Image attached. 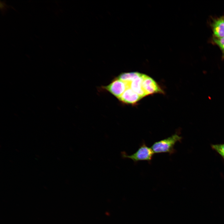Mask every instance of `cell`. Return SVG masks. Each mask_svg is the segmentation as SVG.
<instances>
[{
    "label": "cell",
    "mask_w": 224,
    "mask_h": 224,
    "mask_svg": "<svg viewBox=\"0 0 224 224\" xmlns=\"http://www.w3.org/2000/svg\"><path fill=\"white\" fill-rule=\"evenodd\" d=\"M142 98L131 88L126 89L123 93L118 98L120 102L127 104L134 105Z\"/></svg>",
    "instance_id": "obj_5"
},
{
    "label": "cell",
    "mask_w": 224,
    "mask_h": 224,
    "mask_svg": "<svg viewBox=\"0 0 224 224\" xmlns=\"http://www.w3.org/2000/svg\"><path fill=\"white\" fill-rule=\"evenodd\" d=\"M211 147L220 154L224 159V144L212 145Z\"/></svg>",
    "instance_id": "obj_10"
},
{
    "label": "cell",
    "mask_w": 224,
    "mask_h": 224,
    "mask_svg": "<svg viewBox=\"0 0 224 224\" xmlns=\"http://www.w3.org/2000/svg\"><path fill=\"white\" fill-rule=\"evenodd\" d=\"M142 87L146 96L156 93H163L158 85L152 78L143 74Z\"/></svg>",
    "instance_id": "obj_4"
},
{
    "label": "cell",
    "mask_w": 224,
    "mask_h": 224,
    "mask_svg": "<svg viewBox=\"0 0 224 224\" xmlns=\"http://www.w3.org/2000/svg\"><path fill=\"white\" fill-rule=\"evenodd\" d=\"M154 153L151 147H148L143 142L134 153L129 155L125 152H122L121 156L123 158L131 159L134 162L141 161L150 162Z\"/></svg>",
    "instance_id": "obj_2"
},
{
    "label": "cell",
    "mask_w": 224,
    "mask_h": 224,
    "mask_svg": "<svg viewBox=\"0 0 224 224\" xmlns=\"http://www.w3.org/2000/svg\"><path fill=\"white\" fill-rule=\"evenodd\" d=\"M182 138L177 133L167 138L155 142L151 148L155 153H167L170 154L175 152L174 147L178 142H180Z\"/></svg>",
    "instance_id": "obj_1"
},
{
    "label": "cell",
    "mask_w": 224,
    "mask_h": 224,
    "mask_svg": "<svg viewBox=\"0 0 224 224\" xmlns=\"http://www.w3.org/2000/svg\"><path fill=\"white\" fill-rule=\"evenodd\" d=\"M138 72L122 73L117 77L118 79L125 82H130L138 75Z\"/></svg>",
    "instance_id": "obj_8"
},
{
    "label": "cell",
    "mask_w": 224,
    "mask_h": 224,
    "mask_svg": "<svg viewBox=\"0 0 224 224\" xmlns=\"http://www.w3.org/2000/svg\"><path fill=\"white\" fill-rule=\"evenodd\" d=\"M142 75L143 74L138 72L135 77L130 82V88L142 98L146 96L142 87Z\"/></svg>",
    "instance_id": "obj_7"
},
{
    "label": "cell",
    "mask_w": 224,
    "mask_h": 224,
    "mask_svg": "<svg viewBox=\"0 0 224 224\" xmlns=\"http://www.w3.org/2000/svg\"><path fill=\"white\" fill-rule=\"evenodd\" d=\"M102 88L118 98L126 89L130 88V82H124L116 77L109 84L103 86Z\"/></svg>",
    "instance_id": "obj_3"
},
{
    "label": "cell",
    "mask_w": 224,
    "mask_h": 224,
    "mask_svg": "<svg viewBox=\"0 0 224 224\" xmlns=\"http://www.w3.org/2000/svg\"><path fill=\"white\" fill-rule=\"evenodd\" d=\"M212 41L213 43L218 46L222 53V58H224V37L217 38L213 37Z\"/></svg>",
    "instance_id": "obj_9"
},
{
    "label": "cell",
    "mask_w": 224,
    "mask_h": 224,
    "mask_svg": "<svg viewBox=\"0 0 224 224\" xmlns=\"http://www.w3.org/2000/svg\"><path fill=\"white\" fill-rule=\"evenodd\" d=\"M213 37L221 38L224 37V16L212 20L210 24Z\"/></svg>",
    "instance_id": "obj_6"
}]
</instances>
